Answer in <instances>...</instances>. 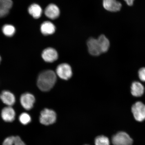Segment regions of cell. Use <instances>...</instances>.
Here are the masks:
<instances>
[{
  "mask_svg": "<svg viewBox=\"0 0 145 145\" xmlns=\"http://www.w3.org/2000/svg\"><path fill=\"white\" fill-rule=\"evenodd\" d=\"M57 81L56 74L53 71L46 70L40 72L38 76L37 85L42 91H49L54 86Z\"/></svg>",
  "mask_w": 145,
  "mask_h": 145,
  "instance_id": "1",
  "label": "cell"
},
{
  "mask_svg": "<svg viewBox=\"0 0 145 145\" xmlns=\"http://www.w3.org/2000/svg\"><path fill=\"white\" fill-rule=\"evenodd\" d=\"M56 119L57 115L54 110L50 109L45 108L41 112L39 121L41 124L48 125L55 122Z\"/></svg>",
  "mask_w": 145,
  "mask_h": 145,
  "instance_id": "2",
  "label": "cell"
},
{
  "mask_svg": "<svg viewBox=\"0 0 145 145\" xmlns=\"http://www.w3.org/2000/svg\"><path fill=\"white\" fill-rule=\"evenodd\" d=\"M112 141L114 145H132L133 143V139L124 132H119L113 136Z\"/></svg>",
  "mask_w": 145,
  "mask_h": 145,
  "instance_id": "3",
  "label": "cell"
},
{
  "mask_svg": "<svg viewBox=\"0 0 145 145\" xmlns=\"http://www.w3.org/2000/svg\"><path fill=\"white\" fill-rule=\"evenodd\" d=\"M131 110L136 120L142 122L145 120V105L140 101L136 102L132 106Z\"/></svg>",
  "mask_w": 145,
  "mask_h": 145,
  "instance_id": "4",
  "label": "cell"
},
{
  "mask_svg": "<svg viewBox=\"0 0 145 145\" xmlns=\"http://www.w3.org/2000/svg\"><path fill=\"white\" fill-rule=\"evenodd\" d=\"M56 74L61 79L68 80L72 76L71 67L67 63L60 64L56 69Z\"/></svg>",
  "mask_w": 145,
  "mask_h": 145,
  "instance_id": "5",
  "label": "cell"
},
{
  "mask_svg": "<svg viewBox=\"0 0 145 145\" xmlns=\"http://www.w3.org/2000/svg\"><path fill=\"white\" fill-rule=\"evenodd\" d=\"M35 99L34 96L29 93H25L22 95L20 99L21 104L25 110H29L33 107Z\"/></svg>",
  "mask_w": 145,
  "mask_h": 145,
  "instance_id": "6",
  "label": "cell"
},
{
  "mask_svg": "<svg viewBox=\"0 0 145 145\" xmlns=\"http://www.w3.org/2000/svg\"><path fill=\"white\" fill-rule=\"evenodd\" d=\"M89 52L92 55L98 56L102 53L97 39L90 38L87 41Z\"/></svg>",
  "mask_w": 145,
  "mask_h": 145,
  "instance_id": "7",
  "label": "cell"
},
{
  "mask_svg": "<svg viewBox=\"0 0 145 145\" xmlns=\"http://www.w3.org/2000/svg\"><path fill=\"white\" fill-rule=\"evenodd\" d=\"M41 56L45 61L51 63L57 60L58 57V54L54 48H48L43 51Z\"/></svg>",
  "mask_w": 145,
  "mask_h": 145,
  "instance_id": "8",
  "label": "cell"
},
{
  "mask_svg": "<svg viewBox=\"0 0 145 145\" xmlns=\"http://www.w3.org/2000/svg\"><path fill=\"white\" fill-rule=\"evenodd\" d=\"M103 5L105 10L112 12L119 11L122 6L121 3L117 0H103Z\"/></svg>",
  "mask_w": 145,
  "mask_h": 145,
  "instance_id": "9",
  "label": "cell"
},
{
  "mask_svg": "<svg viewBox=\"0 0 145 145\" xmlns=\"http://www.w3.org/2000/svg\"><path fill=\"white\" fill-rule=\"evenodd\" d=\"M44 14L49 19H55L59 16V9L57 5L54 4H50L45 8Z\"/></svg>",
  "mask_w": 145,
  "mask_h": 145,
  "instance_id": "10",
  "label": "cell"
},
{
  "mask_svg": "<svg viewBox=\"0 0 145 145\" xmlns=\"http://www.w3.org/2000/svg\"><path fill=\"white\" fill-rule=\"evenodd\" d=\"M0 99L8 106H12L16 102V98L13 93L8 91L5 90L0 95Z\"/></svg>",
  "mask_w": 145,
  "mask_h": 145,
  "instance_id": "11",
  "label": "cell"
},
{
  "mask_svg": "<svg viewBox=\"0 0 145 145\" xmlns=\"http://www.w3.org/2000/svg\"><path fill=\"white\" fill-rule=\"evenodd\" d=\"M1 116L5 122H12L15 119V112L11 106H7L2 110Z\"/></svg>",
  "mask_w": 145,
  "mask_h": 145,
  "instance_id": "12",
  "label": "cell"
},
{
  "mask_svg": "<svg viewBox=\"0 0 145 145\" xmlns=\"http://www.w3.org/2000/svg\"><path fill=\"white\" fill-rule=\"evenodd\" d=\"M12 5V0H0V18L8 15Z\"/></svg>",
  "mask_w": 145,
  "mask_h": 145,
  "instance_id": "13",
  "label": "cell"
},
{
  "mask_svg": "<svg viewBox=\"0 0 145 145\" xmlns=\"http://www.w3.org/2000/svg\"><path fill=\"white\" fill-rule=\"evenodd\" d=\"M56 29L55 26L50 21H45L41 25V32L44 35H52L55 32Z\"/></svg>",
  "mask_w": 145,
  "mask_h": 145,
  "instance_id": "14",
  "label": "cell"
},
{
  "mask_svg": "<svg viewBox=\"0 0 145 145\" xmlns=\"http://www.w3.org/2000/svg\"><path fill=\"white\" fill-rule=\"evenodd\" d=\"M144 87L140 83L137 81L132 83L131 86V93L134 97H141L144 95Z\"/></svg>",
  "mask_w": 145,
  "mask_h": 145,
  "instance_id": "15",
  "label": "cell"
},
{
  "mask_svg": "<svg viewBox=\"0 0 145 145\" xmlns=\"http://www.w3.org/2000/svg\"><path fill=\"white\" fill-rule=\"evenodd\" d=\"M28 12L35 19L40 18L42 13L41 7L36 3H33L30 5L28 8Z\"/></svg>",
  "mask_w": 145,
  "mask_h": 145,
  "instance_id": "16",
  "label": "cell"
},
{
  "mask_svg": "<svg viewBox=\"0 0 145 145\" xmlns=\"http://www.w3.org/2000/svg\"><path fill=\"white\" fill-rule=\"evenodd\" d=\"M97 39L102 53L107 52L110 46V41L108 38L104 35H101Z\"/></svg>",
  "mask_w": 145,
  "mask_h": 145,
  "instance_id": "17",
  "label": "cell"
},
{
  "mask_svg": "<svg viewBox=\"0 0 145 145\" xmlns=\"http://www.w3.org/2000/svg\"><path fill=\"white\" fill-rule=\"evenodd\" d=\"M3 145H26L18 136L7 137L3 141Z\"/></svg>",
  "mask_w": 145,
  "mask_h": 145,
  "instance_id": "18",
  "label": "cell"
},
{
  "mask_svg": "<svg viewBox=\"0 0 145 145\" xmlns=\"http://www.w3.org/2000/svg\"><path fill=\"white\" fill-rule=\"evenodd\" d=\"M2 31L5 35L8 37H12L15 33L16 29L11 25H5L3 27Z\"/></svg>",
  "mask_w": 145,
  "mask_h": 145,
  "instance_id": "19",
  "label": "cell"
},
{
  "mask_svg": "<svg viewBox=\"0 0 145 145\" xmlns=\"http://www.w3.org/2000/svg\"><path fill=\"white\" fill-rule=\"evenodd\" d=\"M95 143V145H110L109 139L107 137L103 135L96 137Z\"/></svg>",
  "mask_w": 145,
  "mask_h": 145,
  "instance_id": "20",
  "label": "cell"
},
{
  "mask_svg": "<svg viewBox=\"0 0 145 145\" xmlns=\"http://www.w3.org/2000/svg\"><path fill=\"white\" fill-rule=\"evenodd\" d=\"M19 120L22 124L24 125L29 124L31 120L30 116L26 113L21 114L19 117Z\"/></svg>",
  "mask_w": 145,
  "mask_h": 145,
  "instance_id": "21",
  "label": "cell"
},
{
  "mask_svg": "<svg viewBox=\"0 0 145 145\" xmlns=\"http://www.w3.org/2000/svg\"><path fill=\"white\" fill-rule=\"evenodd\" d=\"M138 76L141 81L145 82V67L141 68L139 70Z\"/></svg>",
  "mask_w": 145,
  "mask_h": 145,
  "instance_id": "22",
  "label": "cell"
},
{
  "mask_svg": "<svg viewBox=\"0 0 145 145\" xmlns=\"http://www.w3.org/2000/svg\"><path fill=\"white\" fill-rule=\"evenodd\" d=\"M128 6H131L133 5L135 0H123Z\"/></svg>",
  "mask_w": 145,
  "mask_h": 145,
  "instance_id": "23",
  "label": "cell"
},
{
  "mask_svg": "<svg viewBox=\"0 0 145 145\" xmlns=\"http://www.w3.org/2000/svg\"><path fill=\"white\" fill-rule=\"evenodd\" d=\"M1 56H0V62H1Z\"/></svg>",
  "mask_w": 145,
  "mask_h": 145,
  "instance_id": "24",
  "label": "cell"
},
{
  "mask_svg": "<svg viewBox=\"0 0 145 145\" xmlns=\"http://www.w3.org/2000/svg\"></svg>",
  "mask_w": 145,
  "mask_h": 145,
  "instance_id": "25",
  "label": "cell"
}]
</instances>
